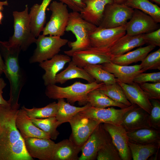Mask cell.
Segmentation results:
<instances>
[{
    "instance_id": "681fc988",
    "label": "cell",
    "mask_w": 160,
    "mask_h": 160,
    "mask_svg": "<svg viewBox=\"0 0 160 160\" xmlns=\"http://www.w3.org/2000/svg\"><path fill=\"white\" fill-rule=\"evenodd\" d=\"M152 0L158 4H160V0Z\"/></svg>"
},
{
    "instance_id": "30bf717a",
    "label": "cell",
    "mask_w": 160,
    "mask_h": 160,
    "mask_svg": "<svg viewBox=\"0 0 160 160\" xmlns=\"http://www.w3.org/2000/svg\"><path fill=\"white\" fill-rule=\"evenodd\" d=\"M69 122L72 129L70 138L78 146L81 147L100 122L91 119L80 112Z\"/></svg>"
},
{
    "instance_id": "bcb514c9",
    "label": "cell",
    "mask_w": 160,
    "mask_h": 160,
    "mask_svg": "<svg viewBox=\"0 0 160 160\" xmlns=\"http://www.w3.org/2000/svg\"><path fill=\"white\" fill-rule=\"evenodd\" d=\"M8 4L9 3L7 0L5 1V2L3 3H0V12L3 10L4 6H8Z\"/></svg>"
},
{
    "instance_id": "603a6c76",
    "label": "cell",
    "mask_w": 160,
    "mask_h": 160,
    "mask_svg": "<svg viewBox=\"0 0 160 160\" xmlns=\"http://www.w3.org/2000/svg\"><path fill=\"white\" fill-rule=\"evenodd\" d=\"M52 0H42L40 4H36L31 8L29 15L31 31L37 37L42 31L46 22V13Z\"/></svg>"
},
{
    "instance_id": "836d02e7",
    "label": "cell",
    "mask_w": 160,
    "mask_h": 160,
    "mask_svg": "<svg viewBox=\"0 0 160 160\" xmlns=\"http://www.w3.org/2000/svg\"><path fill=\"white\" fill-rule=\"evenodd\" d=\"M84 68L97 82L103 83L106 85L116 82L114 75L103 69L100 64L88 65Z\"/></svg>"
},
{
    "instance_id": "7c38bea8",
    "label": "cell",
    "mask_w": 160,
    "mask_h": 160,
    "mask_svg": "<svg viewBox=\"0 0 160 160\" xmlns=\"http://www.w3.org/2000/svg\"><path fill=\"white\" fill-rule=\"evenodd\" d=\"M137 105L132 104L120 109H116L113 107L98 108L91 106L80 112L88 118L103 124L121 125L125 114Z\"/></svg>"
},
{
    "instance_id": "4dcf8cb0",
    "label": "cell",
    "mask_w": 160,
    "mask_h": 160,
    "mask_svg": "<svg viewBox=\"0 0 160 160\" xmlns=\"http://www.w3.org/2000/svg\"><path fill=\"white\" fill-rule=\"evenodd\" d=\"M92 106L98 108L117 107L123 108L128 107L113 101L96 89L90 92L88 95L87 103Z\"/></svg>"
},
{
    "instance_id": "1f68e13d",
    "label": "cell",
    "mask_w": 160,
    "mask_h": 160,
    "mask_svg": "<svg viewBox=\"0 0 160 160\" xmlns=\"http://www.w3.org/2000/svg\"><path fill=\"white\" fill-rule=\"evenodd\" d=\"M124 4L150 15L157 23L160 22V8L148 0H127Z\"/></svg>"
},
{
    "instance_id": "2e32d148",
    "label": "cell",
    "mask_w": 160,
    "mask_h": 160,
    "mask_svg": "<svg viewBox=\"0 0 160 160\" xmlns=\"http://www.w3.org/2000/svg\"><path fill=\"white\" fill-rule=\"evenodd\" d=\"M103 126L109 134L121 160H131L132 157L128 144L129 139L125 129L121 125L103 123Z\"/></svg>"
},
{
    "instance_id": "8fae6325",
    "label": "cell",
    "mask_w": 160,
    "mask_h": 160,
    "mask_svg": "<svg viewBox=\"0 0 160 160\" xmlns=\"http://www.w3.org/2000/svg\"><path fill=\"white\" fill-rule=\"evenodd\" d=\"M109 49L91 46L74 52L71 56V60L77 66L83 68L88 65L110 62L113 56Z\"/></svg>"
},
{
    "instance_id": "f35d334b",
    "label": "cell",
    "mask_w": 160,
    "mask_h": 160,
    "mask_svg": "<svg viewBox=\"0 0 160 160\" xmlns=\"http://www.w3.org/2000/svg\"><path fill=\"white\" fill-rule=\"evenodd\" d=\"M152 109L148 118L149 126L151 128L160 129V102L159 100H150Z\"/></svg>"
},
{
    "instance_id": "7a4b0ae2",
    "label": "cell",
    "mask_w": 160,
    "mask_h": 160,
    "mask_svg": "<svg viewBox=\"0 0 160 160\" xmlns=\"http://www.w3.org/2000/svg\"><path fill=\"white\" fill-rule=\"evenodd\" d=\"M0 50L5 64L4 73L10 84L8 102L12 105H19V97L25 81L24 73L19 61L21 50L18 46L10 45L8 41H0Z\"/></svg>"
},
{
    "instance_id": "9c48e42d",
    "label": "cell",
    "mask_w": 160,
    "mask_h": 160,
    "mask_svg": "<svg viewBox=\"0 0 160 160\" xmlns=\"http://www.w3.org/2000/svg\"><path fill=\"white\" fill-rule=\"evenodd\" d=\"M112 141L108 132L100 123L81 146V154L78 160H94L101 148Z\"/></svg>"
},
{
    "instance_id": "f6af8a7d",
    "label": "cell",
    "mask_w": 160,
    "mask_h": 160,
    "mask_svg": "<svg viewBox=\"0 0 160 160\" xmlns=\"http://www.w3.org/2000/svg\"><path fill=\"white\" fill-rule=\"evenodd\" d=\"M5 69V64L1 56L0 50V77L4 73Z\"/></svg>"
},
{
    "instance_id": "8d00e7d4",
    "label": "cell",
    "mask_w": 160,
    "mask_h": 160,
    "mask_svg": "<svg viewBox=\"0 0 160 160\" xmlns=\"http://www.w3.org/2000/svg\"><path fill=\"white\" fill-rule=\"evenodd\" d=\"M143 73L148 70H160V49L148 54L140 64Z\"/></svg>"
},
{
    "instance_id": "9a60e30c",
    "label": "cell",
    "mask_w": 160,
    "mask_h": 160,
    "mask_svg": "<svg viewBox=\"0 0 160 160\" xmlns=\"http://www.w3.org/2000/svg\"><path fill=\"white\" fill-rule=\"evenodd\" d=\"M26 149L33 158L52 160L55 143L50 139L29 137L24 139Z\"/></svg>"
},
{
    "instance_id": "ffe728a7",
    "label": "cell",
    "mask_w": 160,
    "mask_h": 160,
    "mask_svg": "<svg viewBox=\"0 0 160 160\" xmlns=\"http://www.w3.org/2000/svg\"><path fill=\"white\" fill-rule=\"evenodd\" d=\"M100 65L104 70L114 75L116 78V81L127 84L132 83L135 77L138 74L143 73L140 65H121L110 62Z\"/></svg>"
},
{
    "instance_id": "4fadbf2b",
    "label": "cell",
    "mask_w": 160,
    "mask_h": 160,
    "mask_svg": "<svg viewBox=\"0 0 160 160\" xmlns=\"http://www.w3.org/2000/svg\"><path fill=\"white\" fill-rule=\"evenodd\" d=\"M126 34L125 25L112 28L97 26L90 35L91 46L110 49Z\"/></svg>"
},
{
    "instance_id": "7402d4cb",
    "label": "cell",
    "mask_w": 160,
    "mask_h": 160,
    "mask_svg": "<svg viewBox=\"0 0 160 160\" xmlns=\"http://www.w3.org/2000/svg\"><path fill=\"white\" fill-rule=\"evenodd\" d=\"M16 124L24 139L29 137L50 139L48 134L33 124L22 108L18 110L16 119Z\"/></svg>"
},
{
    "instance_id": "7bdbcfd3",
    "label": "cell",
    "mask_w": 160,
    "mask_h": 160,
    "mask_svg": "<svg viewBox=\"0 0 160 160\" xmlns=\"http://www.w3.org/2000/svg\"><path fill=\"white\" fill-rule=\"evenodd\" d=\"M65 4L73 12H80L85 7L83 0H59Z\"/></svg>"
},
{
    "instance_id": "d4e9b609",
    "label": "cell",
    "mask_w": 160,
    "mask_h": 160,
    "mask_svg": "<svg viewBox=\"0 0 160 160\" xmlns=\"http://www.w3.org/2000/svg\"><path fill=\"white\" fill-rule=\"evenodd\" d=\"M145 44L143 34L131 36L126 34L110 48L109 51L113 56H119Z\"/></svg>"
},
{
    "instance_id": "74e56055",
    "label": "cell",
    "mask_w": 160,
    "mask_h": 160,
    "mask_svg": "<svg viewBox=\"0 0 160 160\" xmlns=\"http://www.w3.org/2000/svg\"><path fill=\"white\" fill-rule=\"evenodd\" d=\"M96 159L97 160H121L118 151L112 141L99 150Z\"/></svg>"
},
{
    "instance_id": "60d3db41",
    "label": "cell",
    "mask_w": 160,
    "mask_h": 160,
    "mask_svg": "<svg viewBox=\"0 0 160 160\" xmlns=\"http://www.w3.org/2000/svg\"><path fill=\"white\" fill-rule=\"evenodd\" d=\"M133 82L138 84L148 82H160V72L140 73L135 77Z\"/></svg>"
},
{
    "instance_id": "277c9868",
    "label": "cell",
    "mask_w": 160,
    "mask_h": 160,
    "mask_svg": "<svg viewBox=\"0 0 160 160\" xmlns=\"http://www.w3.org/2000/svg\"><path fill=\"white\" fill-rule=\"evenodd\" d=\"M97 27L83 19L79 12H70L65 31L71 32L76 40L68 42L71 49L64 51V53L71 57L74 52L91 47L90 35Z\"/></svg>"
},
{
    "instance_id": "ee69618b",
    "label": "cell",
    "mask_w": 160,
    "mask_h": 160,
    "mask_svg": "<svg viewBox=\"0 0 160 160\" xmlns=\"http://www.w3.org/2000/svg\"><path fill=\"white\" fill-rule=\"evenodd\" d=\"M7 85L4 79L0 77V104L7 105L9 104L8 101L5 100L2 96L3 90Z\"/></svg>"
},
{
    "instance_id": "e0dca14e",
    "label": "cell",
    "mask_w": 160,
    "mask_h": 160,
    "mask_svg": "<svg viewBox=\"0 0 160 160\" xmlns=\"http://www.w3.org/2000/svg\"><path fill=\"white\" fill-rule=\"evenodd\" d=\"M71 60L70 57L65 54H57L51 59L39 63V65L45 71L42 78L45 86L56 84V77L65 65Z\"/></svg>"
},
{
    "instance_id": "d6a6232c",
    "label": "cell",
    "mask_w": 160,
    "mask_h": 160,
    "mask_svg": "<svg viewBox=\"0 0 160 160\" xmlns=\"http://www.w3.org/2000/svg\"><path fill=\"white\" fill-rule=\"evenodd\" d=\"M97 89L116 102L127 106L132 105L127 98L122 88L117 82L108 85L104 84Z\"/></svg>"
},
{
    "instance_id": "83f0119b",
    "label": "cell",
    "mask_w": 160,
    "mask_h": 160,
    "mask_svg": "<svg viewBox=\"0 0 160 160\" xmlns=\"http://www.w3.org/2000/svg\"><path fill=\"white\" fill-rule=\"evenodd\" d=\"M129 140L136 143L148 144L160 142V130L151 127L127 132Z\"/></svg>"
},
{
    "instance_id": "b9f144b4",
    "label": "cell",
    "mask_w": 160,
    "mask_h": 160,
    "mask_svg": "<svg viewBox=\"0 0 160 160\" xmlns=\"http://www.w3.org/2000/svg\"><path fill=\"white\" fill-rule=\"evenodd\" d=\"M146 43L156 46H160V28L143 34Z\"/></svg>"
},
{
    "instance_id": "5bb4252c",
    "label": "cell",
    "mask_w": 160,
    "mask_h": 160,
    "mask_svg": "<svg viewBox=\"0 0 160 160\" xmlns=\"http://www.w3.org/2000/svg\"><path fill=\"white\" fill-rule=\"evenodd\" d=\"M158 23L150 15L137 9L125 25L126 34L137 36L149 33L159 28Z\"/></svg>"
},
{
    "instance_id": "cb8c5ba5",
    "label": "cell",
    "mask_w": 160,
    "mask_h": 160,
    "mask_svg": "<svg viewBox=\"0 0 160 160\" xmlns=\"http://www.w3.org/2000/svg\"><path fill=\"white\" fill-rule=\"evenodd\" d=\"M81 148L70 138L63 140L55 143L52 160H78Z\"/></svg>"
},
{
    "instance_id": "ba28073f",
    "label": "cell",
    "mask_w": 160,
    "mask_h": 160,
    "mask_svg": "<svg viewBox=\"0 0 160 160\" xmlns=\"http://www.w3.org/2000/svg\"><path fill=\"white\" fill-rule=\"evenodd\" d=\"M134 9L124 3L113 2L106 5L99 27L112 28L126 25L131 18Z\"/></svg>"
},
{
    "instance_id": "7dc6e473",
    "label": "cell",
    "mask_w": 160,
    "mask_h": 160,
    "mask_svg": "<svg viewBox=\"0 0 160 160\" xmlns=\"http://www.w3.org/2000/svg\"><path fill=\"white\" fill-rule=\"evenodd\" d=\"M113 2L123 4L127 0H113Z\"/></svg>"
},
{
    "instance_id": "44dd1931",
    "label": "cell",
    "mask_w": 160,
    "mask_h": 160,
    "mask_svg": "<svg viewBox=\"0 0 160 160\" xmlns=\"http://www.w3.org/2000/svg\"><path fill=\"white\" fill-rule=\"evenodd\" d=\"M149 114L143 109L137 105L125 114L121 125L127 132L151 127L148 122Z\"/></svg>"
},
{
    "instance_id": "f1b7e54d",
    "label": "cell",
    "mask_w": 160,
    "mask_h": 160,
    "mask_svg": "<svg viewBox=\"0 0 160 160\" xmlns=\"http://www.w3.org/2000/svg\"><path fill=\"white\" fill-rule=\"evenodd\" d=\"M128 144L133 160H146L157 153L160 142L142 144L129 140Z\"/></svg>"
},
{
    "instance_id": "ab89813d",
    "label": "cell",
    "mask_w": 160,
    "mask_h": 160,
    "mask_svg": "<svg viewBox=\"0 0 160 160\" xmlns=\"http://www.w3.org/2000/svg\"><path fill=\"white\" fill-rule=\"evenodd\" d=\"M150 99H160V82H145L138 84Z\"/></svg>"
},
{
    "instance_id": "d6986e66",
    "label": "cell",
    "mask_w": 160,
    "mask_h": 160,
    "mask_svg": "<svg viewBox=\"0 0 160 160\" xmlns=\"http://www.w3.org/2000/svg\"><path fill=\"white\" fill-rule=\"evenodd\" d=\"M85 7L80 12L82 18L98 26L102 19L105 6L113 2V0H83Z\"/></svg>"
},
{
    "instance_id": "6da1fadb",
    "label": "cell",
    "mask_w": 160,
    "mask_h": 160,
    "mask_svg": "<svg viewBox=\"0 0 160 160\" xmlns=\"http://www.w3.org/2000/svg\"><path fill=\"white\" fill-rule=\"evenodd\" d=\"M19 107L0 104V160H33L17 127Z\"/></svg>"
},
{
    "instance_id": "ac0fdd59",
    "label": "cell",
    "mask_w": 160,
    "mask_h": 160,
    "mask_svg": "<svg viewBox=\"0 0 160 160\" xmlns=\"http://www.w3.org/2000/svg\"><path fill=\"white\" fill-rule=\"evenodd\" d=\"M116 82L122 88L126 97L132 105L135 104L150 114L152 105L150 99L137 83L127 84L119 81Z\"/></svg>"
},
{
    "instance_id": "4316f807",
    "label": "cell",
    "mask_w": 160,
    "mask_h": 160,
    "mask_svg": "<svg viewBox=\"0 0 160 160\" xmlns=\"http://www.w3.org/2000/svg\"><path fill=\"white\" fill-rule=\"evenodd\" d=\"M156 47L154 45L149 44L121 55L113 56L111 62L119 65H128L133 63L142 61Z\"/></svg>"
},
{
    "instance_id": "8992f818",
    "label": "cell",
    "mask_w": 160,
    "mask_h": 160,
    "mask_svg": "<svg viewBox=\"0 0 160 160\" xmlns=\"http://www.w3.org/2000/svg\"><path fill=\"white\" fill-rule=\"evenodd\" d=\"M68 42L58 36L39 35L35 43L36 47L29 60L30 63H40L58 54L61 48Z\"/></svg>"
},
{
    "instance_id": "c3c4849f",
    "label": "cell",
    "mask_w": 160,
    "mask_h": 160,
    "mask_svg": "<svg viewBox=\"0 0 160 160\" xmlns=\"http://www.w3.org/2000/svg\"><path fill=\"white\" fill-rule=\"evenodd\" d=\"M3 17V15L2 12H0V24H2V20Z\"/></svg>"
},
{
    "instance_id": "f907efd6",
    "label": "cell",
    "mask_w": 160,
    "mask_h": 160,
    "mask_svg": "<svg viewBox=\"0 0 160 160\" xmlns=\"http://www.w3.org/2000/svg\"><path fill=\"white\" fill-rule=\"evenodd\" d=\"M5 1H0V3H4L5 2Z\"/></svg>"
},
{
    "instance_id": "3957f363",
    "label": "cell",
    "mask_w": 160,
    "mask_h": 160,
    "mask_svg": "<svg viewBox=\"0 0 160 160\" xmlns=\"http://www.w3.org/2000/svg\"><path fill=\"white\" fill-rule=\"evenodd\" d=\"M104 84L96 81L84 84L76 81L72 84L61 87L55 84L46 86V95L49 98L54 100L66 99L71 103L77 102L80 105L87 103L88 95L91 91L97 89Z\"/></svg>"
},
{
    "instance_id": "52a82bcc",
    "label": "cell",
    "mask_w": 160,
    "mask_h": 160,
    "mask_svg": "<svg viewBox=\"0 0 160 160\" xmlns=\"http://www.w3.org/2000/svg\"><path fill=\"white\" fill-rule=\"evenodd\" d=\"M49 9L51 12L50 19L44 27L42 34L61 37L65 34L69 19L67 6L61 2L54 1L50 3Z\"/></svg>"
},
{
    "instance_id": "d590c367",
    "label": "cell",
    "mask_w": 160,
    "mask_h": 160,
    "mask_svg": "<svg viewBox=\"0 0 160 160\" xmlns=\"http://www.w3.org/2000/svg\"><path fill=\"white\" fill-rule=\"evenodd\" d=\"M21 108L31 119H43L55 117L58 110L57 103L53 102L43 107L28 108L23 106Z\"/></svg>"
},
{
    "instance_id": "484cf974",
    "label": "cell",
    "mask_w": 160,
    "mask_h": 160,
    "mask_svg": "<svg viewBox=\"0 0 160 160\" xmlns=\"http://www.w3.org/2000/svg\"><path fill=\"white\" fill-rule=\"evenodd\" d=\"M76 78L84 79L88 83L95 81L84 68L77 66L71 60L65 69L57 75L56 82L62 84L69 80Z\"/></svg>"
},
{
    "instance_id": "f546056e",
    "label": "cell",
    "mask_w": 160,
    "mask_h": 160,
    "mask_svg": "<svg viewBox=\"0 0 160 160\" xmlns=\"http://www.w3.org/2000/svg\"><path fill=\"white\" fill-rule=\"evenodd\" d=\"M58 110L55 116L61 125L69 122L72 118L77 113L92 106L87 103L84 106L78 107L71 105L66 102L64 99L57 100Z\"/></svg>"
},
{
    "instance_id": "e575fe53",
    "label": "cell",
    "mask_w": 160,
    "mask_h": 160,
    "mask_svg": "<svg viewBox=\"0 0 160 160\" xmlns=\"http://www.w3.org/2000/svg\"><path fill=\"white\" fill-rule=\"evenodd\" d=\"M31 119L36 126L48 134L50 139H57L59 135L57 128L60 124L55 117L43 119Z\"/></svg>"
},
{
    "instance_id": "5b68a950",
    "label": "cell",
    "mask_w": 160,
    "mask_h": 160,
    "mask_svg": "<svg viewBox=\"0 0 160 160\" xmlns=\"http://www.w3.org/2000/svg\"><path fill=\"white\" fill-rule=\"evenodd\" d=\"M28 11L27 4L23 11L13 12L14 32L8 41L10 45L19 46L23 51L35 43L36 39L31 31Z\"/></svg>"
}]
</instances>
